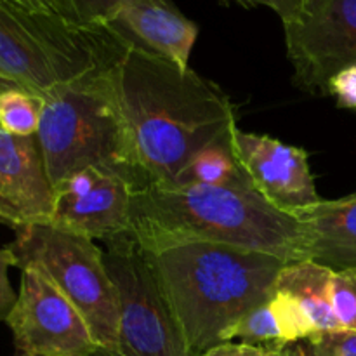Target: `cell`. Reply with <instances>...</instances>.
Returning <instances> with one entry per match:
<instances>
[{
	"instance_id": "obj_1",
	"label": "cell",
	"mask_w": 356,
	"mask_h": 356,
	"mask_svg": "<svg viewBox=\"0 0 356 356\" xmlns=\"http://www.w3.org/2000/svg\"><path fill=\"white\" fill-rule=\"evenodd\" d=\"M110 76L145 188L176 186L202 149L236 129L235 106L221 87L134 42Z\"/></svg>"
},
{
	"instance_id": "obj_2",
	"label": "cell",
	"mask_w": 356,
	"mask_h": 356,
	"mask_svg": "<svg viewBox=\"0 0 356 356\" xmlns=\"http://www.w3.org/2000/svg\"><path fill=\"white\" fill-rule=\"evenodd\" d=\"M131 236L155 254L188 243H219L305 261L298 219L252 186H148L132 197Z\"/></svg>"
},
{
	"instance_id": "obj_3",
	"label": "cell",
	"mask_w": 356,
	"mask_h": 356,
	"mask_svg": "<svg viewBox=\"0 0 356 356\" xmlns=\"http://www.w3.org/2000/svg\"><path fill=\"white\" fill-rule=\"evenodd\" d=\"M188 346L202 356L228 330L273 296L289 261L219 243H188L148 254Z\"/></svg>"
},
{
	"instance_id": "obj_4",
	"label": "cell",
	"mask_w": 356,
	"mask_h": 356,
	"mask_svg": "<svg viewBox=\"0 0 356 356\" xmlns=\"http://www.w3.org/2000/svg\"><path fill=\"white\" fill-rule=\"evenodd\" d=\"M111 65L42 97L37 141L54 190L70 174L87 167L117 174L136 191L145 188L111 86Z\"/></svg>"
},
{
	"instance_id": "obj_5",
	"label": "cell",
	"mask_w": 356,
	"mask_h": 356,
	"mask_svg": "<svg viewBox=\"0 0 356 356\" xmlns=\"http://www.w3.org/2000/svg\"><path fill=\"white\" fill-rule=\"evenodd\" d=\"M127 38L110 24H83L0 0V92L44 97L117 61Z\"/></svg>"
},
{
	"instance_id": "obj_6",
	"label": "cell",
	"mask_w": 356,
	"mask_h": 356,
	"mask_svg": "<svg viewBox=\"0 0 356 356\" xmlns=\"http://www.w3.org/2000/svg\"><path fill=\"white\" fill-rule=\"evenodd\" d=\"M7 247L16 256V268L42 271L79 309L101 351L117 348V289L104 264V250L94 240L38 225L16 229V238Z\"/></svg>"
},
{
	"instance_id": "obj_7",
	"label": "cell",
	"mask_w": 356,
	"mask_h": 356,
	"mask_svg": "<svg viewBox=\"0 0 356 356\" xmlns=\"http://www.w3.org/2000/svg\"><path fill=\"white\" fill-rule=\"evenodd\" d=\"M104 264L117 289L118 341L96 356H195L170 309L148 252L131 235L106 242Z\"/></svg>"
},
{
	"instance_id": "obj_8",
	"label": "cell",
	"mask_w": 356,
	"mask_h": 356,
	"mask_svg": "<svg viewBox=\"0 0 356 356\" xmlns=\"http://www.w3.org/2000/svg\"><path fill=\"white\" fill-rule=\"evenodd\" d=\"M284 31L292 83L302 92L327 96L330 79L356 66V0H305Z\"/></svg>"
},
{
	"instance_id": "obj_9",
	"label": "cell",
	"mask_w": 356,
	"mask_h": 356,
	"mask_svg": "<svg viewBox=\"0 0 356 356\" xmlns=\"http://www.w3.org/2000/svg\"><path fill=\"white\" fill-rule=\"evenodd\" d=\"M6 323L17 353L96 356L99 351L79 309L35 268L21 270L19 294Z\"/></svg>"
},
{
	"instance_id": "obj_10",
	"label": "cell",
	"mask_w": 356,
	"mask_h": 356,
	"mask_svg": "<svg viewBox=\"0 0 356 356\" xmlns=\"http://www.w3.org/2000/svg\"><path fill=\"white\" fill-rule=\"evenodd\" d=\"M232 145L250 186L275 209L296 216L322 200L306 149L238 127Z\"/></svg>"
},
{
	"instance_id": "obj_11",
	"label": "cell",
	"mask_w": 356,
	"mask_h": 356,
	"mask_svg": "<svg viewBox=\"0 0 356 356\" xmlns=\"http://www.w3.org/2000/svg\"><path fill=\"white\" fill-rule=\"evenodd\" d=\"M56 191L37 136H13L0 129V222L14 232L51 225Z\"/></svg>"
},
{
	"instance_id": "obj_12",
	"label": "cell",
	"mask_w": 356,
	"mask_h": 356,
	"mask_svg": "<svg viewBox=\"0 0 356 356\" xmlns=\"http://www.w3.org/2000/svg\"><path fill=\"white\" fill-rule=\"evenodd\" d=\"M110 26L181 70H190L198 24L188 19L172 0H131L115 14Z\"/></svg>"
},
{
	"instance_id": "obj_13",
	"label": "cell",
	"mask_w": 356,
	"mask_h": 356,
	"mask_svg": "<svg viewBox=\"0 0 356 356\" xmlns=\"http://www.w3.org/2000/svg\"><path fill=\"white\" fill-rule=\"evenodd\" d=\"M136 188L117 174H106L82 197H56L51 225L104 243L131 235Z\"/></svg>"
},
{
	"instance_id": "obj_14",
	"label": "cell",
	"mask_w": 356,
	"mask_h": 356,
	"mask_svg": "<svg viewBox=\"0 0 356 356\" xmlns=\"http://www.w3.org/2000/svg\"><path fill=\"white\" fill-rule=\"evenodd\" d=\"M302 229L305 261L332 271L356 268V191L320 200L294 216Z\"/></svg>"
},
{
	"instance_id": "obj_15",
	"label": "cell",
	"mask_w": 356,
	"mask_h": 356,
	"mask_svg": "<svg viewBox=\"0 0 356 356\" xmlns=\"http://www.w3.org/2000/svg\"><path fill=\"white\" fill-rule=\"evenodd\" d=\"M334 271L313 261L287 263L278 273L275 291L291 294L301 305L308 318L320 334L343 330L332 306Z\"/></svg>"
},
{
	"instance_id": "obj_16",
	"label": "cell",
	"mask_w": 356,
	"mask_h": 356,
	"mask_svg": "<svg viewBox=\"0 0 356 356\" xmlns=\"http://www.w3.org/2000/svg\"><path fill=\"white\" fill-rule=\"evenodd\" d=\"M183 184H205V186H250L235 152L232 138L214 143L202 149L190 162L177 179Z\"/></svg>"
},
{
	"instance_id": "obj_17",
	"label": "cell",
	"mask_w": 356,
	"mask_h": 356,
	"mask_svg": "<svg viewBox=\"0 0 356 356\" xmlns=\"http://www.w3.org/2000/svg\"><path fill=\"white\" fill-rule=\"evenodd\" d=\"M233 339H242V343L254 344V346L271 348V350H285L289 344L285 343L277 312L271 305V298L263 305L256 306L247 312L226 334L225 343Z\"/></svg>"
},
{
	"instance_id": "obj_18",
	"label": "cell",
	"mask_w": 356,
	"mask_h": 356,
	"mask_svg": "<svg viewBox=\"0 0 356 356\" xmlns=\"http://www.w3.org/2000/svg\"><path fill=\"white\" fill-rule=\"evenodd\" d=\"M42 113V97L13 87L0 92V129L13 136H37Z\"/></svg>"
},
{
	"instance_id": "obj_19",
	"label": "cell",
	"mask_w": 356,
	"mask_h": 356,
	"mask_svg": "<svg viewBox=\"0 0 356 356\" xmlns=\"http://www.w3.org/2000/svg\"><path fill=\"white\" fill-rule=\"evenodd\" d=\"M332 306L341 327L356 332V268L334 271Z\"/></svg>"
},
{
	"instance_id": "obj_20",
	"label": "cell",
	"mask_w": 356,
	"mask_h": 356,
	"mask_svg": "<svg viewBox=\"0 0 356 356\" xmlns=\"http://www.w3.org/2000/svg\"><path fill=\"white\" fill-rule=\"evenodd\" d=\"M309 356H356L355 330H334L308 341Z\"/></svg>"
},
{
	"instance_id": "obj_21",
	"label": "cell",
	"mask_w": 356,
	"mask_h": 356,
	"mask_svg": "<svg viewBox=\"0 0 356 356\" xmlns=\"http://www.w3.org/2000/svg\"><path fill=\"white\" fill-rule=\"evenodd\" d=\"M131 0H70L80 23L110 24L115 14Z\"/></svg>"
},
{
	"instance_id": "obj_22",
	"label": "cell",
	"mask_w": 356,
	"mask_h": 356,
	"mask_svg": "<svg viewBox=\"0 0 356 356\" xmlns=\"http://www.w3.org/2000/svg\"><path fill=\"white\" fill-rule=\"evenodd\" d=\"M108 172H103L94 167H87V169H80L76 172L70 174L68 177L61 181L56 186V197H82V195L89 193L90 190L99 184V181L106 176Z\"/></svg>"
},
{
	"instance_id": "obj_23",
	"label": "cell",
	"mask_w": 356,
	"mask_h": 356,
	"mask_svg": "<svg viewBox=\"0 0 356 356\" xmlns=\"http://www.w3.org/2000/svg\"><path fill=\"white\" fill-rule=\"evenodd\" d=\"M327 96L336 97L339 108L356 110V66L341 70L330 79Z\"/></svg>"
},
{
	"instance_id": "obj_24",
	"label": "cell",
	"mask_w": 356,
	"mask_h": 356,
	"mask_svg": "<svg viewBox=\"0 0 356 356\" xmlns=\"http://www.w3.org/2000/svg\"><path fill=\"white\" fill-rule=\"evenodd\" d=\"M10 268H16V256L9 247H3L0 249V322H6L17 301V294L9 280Z\"/></svg>"
},
{
	"instance_id": "obj_25",
	"label": "cell",
	"mask_w": 356,
	"mask_h": 356,
	"mask_svg": "<svg viewBox=\"0 0 356 356\" xmlns=\"http://www.w3.org/2000/svg\"><path fill=\"white\" fill-rule=\"evenodd\" d=\"M202 356H289V348H285V350H271V348L228 341V343L216 344Z\"/></svg>"
},
{
	"instance_id": "obj_26",
	"label": "cell",
	"mask_w": 356,
	"mask_h": 356,
	"mask_svg": "<svg viewBox=\"0 0 356 356\" xmlns=\"http://www.w3.org/2000/svg\"><path fill=\"white\" fill-rule=\"evenodd\" d=\"M9 2L16 3V6L24 7V9L35 10V13H47V14H58V16H65L68 19L79 21L75 10H73L70 0H9Z\"/></svg>"
},
{
	"instance_id": "obj_27",
	"label": "cell",
	"mask_w": 356,
	"mask_h": 356,
	"mask_svg": "<svg viewBox=\"0 0 356 356\" xmlns=\"http://www.w3.org/2000/svg\"><path fill=\"white\" fill-rule=\"evenodd\" d=\"M305 0H273V10L280 16L282 23L298 14L299 7Z\"/></svg>"
},
{
	"instance_id": "obj_28",
	"label": "cell",
	"mask_w": 356,
	"mask_h": 356,
	"mask_svg": "<svg viewBox=\"0 0 356 356\" xmlns=\"http://www.w3.org/2000/svg\"><path fill=\"white\" fill-rule=\"evenodd\" d=\"M222 3H228V2H235L238 3L240 7L243 9H256V7H270L273 10V0H221Z\"/></svg>"
},
{
	"instance_id": "obj_29",
	"label": "cell",
	"mask_w": 356,
	"mask_h": 356,
	"mask_svg": "<svg viewBox=\"0 0 356 356\" xmlns=\"http://www.w3.org/2000/svg\"><path fill=\"white\" fill-rule=\"evenodd\" d=\"M289 356H309L308 348L296 346V344H292V346H289Z\"/></svg>"
},
{
	"instance_id": "obj_30",
	"label": "cell",
	"mask_w": 356,
	"mask_h": 356,
	"mask_svg": "<svg viewBox=\"0 0 356 356\" xmlns=\"http://www.w3.org/2000/svg\"><path fill=\"white\" fill-rule=\"evenodd\" d=\"M17 356H38V355H24V353H19Z\"/></svg>"
}]
</instances>
